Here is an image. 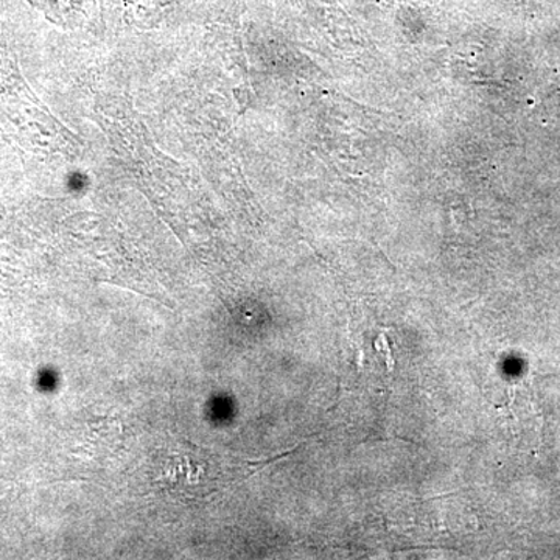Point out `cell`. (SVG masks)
Segmentation results:
<instances>
[{"label": "cell", "instance_id": "6da1fadb", "mask_svg": "<svg viewBox=\"0 0 560 560\" xmlns=\"http://www.w3.org/2000/svg\"><path fill=\"white\" fill-rule=\"evenodd\" d=\"M36 2H40V5L54 13L68 14L79 7L80 0H36Z\"/></svg>", "mask_w": 560, "mask_h": 560}]
</instances>
